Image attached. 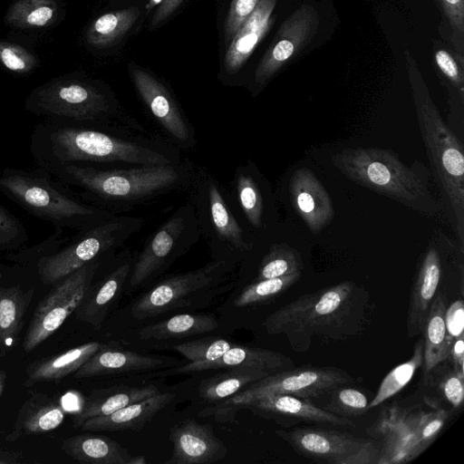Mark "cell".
I'll return each mask as SVG.
<instances>
[{
    "instance_id": "1",
    "label": "cell",
    "mask_w": 464,
    "mask_h": 464,
    "mask_svg": "<svg viewBox=\"0 0 464 464\" xmlns=\"http://www.w3.org/2000/svg\"><path fill=\"white\" fill-rule=\"evenodd\" d=\"M30 150L48 173L68 165H176L180 150L150 132L123 125L47 118L35 126Z\"/></svg>"
},
{
    "instance_id": "2",
    "label": "cell",
    "mask_w": 464,
    "mask_h": 464,
    "mask_svg": "<svg viewBox=\"0 0 464 464\" xmlns=\"http://www.w3.org/2000/svg\"><path fill=\"white\" fill-rule=\"evenodd\" d=\"M369 312V294L353 281H343L300 295L262 325L270 335H285L293 351L304 353L314 339L340 342L362 334Z\"/></svg>"
},
{
    "instance_id": "3",
    "label": "cell",
    "mask_w": 464,
    "mask_h": 464,
    "mask_svg": "<svg viewBox=\"0 0 464 464\" xmlns=\"http://www.w3.org/2000/svg\"><path fill=\"white\" fill-rule=\"evenodd\" d=\"M194 170L191 163L181 161L176 165H68L51 174L77 188L92 205L117 214L163 195L188 190Z\"/></svg>"
},
{
    "instance_id": "4",
    "label": "cell",
    "mask_w": 464,
    "mask_h": 464,
    "mask_svg": "<svg viewBox=\"0 0 464 464\" xmlns=\"http://www.w3.org/2000/svg\"><path fill=\"white\" fill-rule=\"evenodd\" d=\"M403 54L420 135L435 178L454 214L457 235L463 250V147L442 120L416 60L408 49Z\"/></svg>"
},
{
    "instance_id": "5",
    "label": "cell",
    "mask_w": 464,
    "mask_h": 464,
    "mask_svg": "<svg viewBox=\"0 0 464 464\" xmlns=\"http://www.w3.org/2000/svg\"><path fill=\"white\" fill-rule=\"evenodd\" d=\"M0 189L21 208L60 230L81 231L116 216L75 198L43 169H5L0 173Z\"/></svg>"
},
{
    "instance_id": "6",
    "label": "cell",
    "mask_w": 464,
    "mask_h": 464,
    "mask_svg": "<svg viewBox=\"0 0 464 464\" xmlns=\"http://www.w3.org/2000/svg\"><path fill=\"white\" fill-rule=\"evenodd\" d=\"M333 165L353 182L419 212L437 208L423 179L389 150L350 148L332 157Z\"/></svg>"
},
{
    "instance_id": "7",
    "label": "cell",
    "mask_w": 464,
    "mask_h": 464,
    "mask_svg": "<svg viewBox=\"0 0 464 464\" xmlns=\"http://www.w3.org/2000/svg\"><path fill=\"white\" fill-rule=\"evenodd\" d=\"M188 191L212 258L232 265L246 258L256 237L235 214L227 188L208 169L195 167Z\"/></svg>"
},
{
    "instance_id": "8",
    "label": "cell",
    "mask_w": 464,
    "mask_h": 464,
    "mask_svg": "<svg viewBox=\"0 0 464 464\" xmlns=\"http://www.w3.org/2000/svg\"><path fill=\"white\" fill-rule=\"evenodd\" d=\"M25 108L46 118L113 123L149 132L121 108L110 91L87 81L63 79L41 86L28 97Z\"/></svg>"
},
{
    "instance_id": "9",
    "label": "cell",
    "mask_w": 464,
    "mask_h": 464,
    "mask_svg": "<svg viewBox=\"0 0 464 464\" xmlns=\"http://www.w3.org/2000/svg\"><path fill=\"white\" fill-rule=\"evenodd\" d=\"M426 406H392L368 429L378 442L377 464L407 463L424 452L442 430L450 411Z\"/></svg>"
},
{
    "instance_id": "10",
    "label": "cell",
    "mask_w": 464,
    "mask_h": 464,
    "mask_svg": "<svg viewBox=\"0 0 464 464\" xmlns=\"http://www.w3.org/2000/svg\"><path fill=\"white\" fill-rule=\"evenodd\" d=\"M353 382L350 374L336 367L291 368L253 382L230 398L206 408L199 415L214 416L218 421H232L245 404L269 395L288 394L311 400Z\"/></svg>"
},
{
    "instance_id": "11",
    "label": "cell",
    "mask_w": 464,
    "mask_h": 464,
    "mask_svg": "<svg viewBox=\"0 0 464 464\" xmlns=\"http://www.w3.org/2000/svg\"><path fill=\"white\" fill-rule=\"evenodd\" d=\"M143 224L141 218L116 215L79 231L71 244L37 260L42 283L55 284L90 262L112 255L138 233Z\"/></svg>"
},
{
    "instance_id": "12",
    "label": "cell",
    "mask_w": 464,
    "mask_h": 464,
    "mask_svg": "<svg viewBox=\"0 0 464 464\" xmlns=\"http://www.w3.org/2000/svg\"><path fill=\"white\" fill-rule=\"evenodd\" d=\"M200 232L193 205H180L144 242L129 276V285L136 288L161 274L184 256L199 239Z\"/></svg>"
},
{
    "instance_id": "13",
    "label": "cell",
    "mask_w": 464,
    "mask_h": 464,
    "mask_svg": "<svg viewBox=\"0 0 464 464\" xmlns=\"http://www.w3.org/2000/svg\"><path fill=\"white\" fill-rule=\"evenodd\" d=\"M276 434L295 452L327 464H377L379 449L373 440L319 427L277 430Z\"/></svg>"
},
{
    "instance_id": "14",
    "label": "cell",
    "mask_w": 464,
    "mask_h": 464,
    "mask_svg": "<svg viewBox=\"0 0 464 464\" xmlns=\"http://www.w3.org/2000/svg\"><path fill=\"white\" fill-rule=\"evenodd\" d=\"M104 258L93 260L57 282L38 304L24 338L26 353L49 338L75 312Z\"/></svg>"
},
{
    "instance_id": "15",
    "label": "cell",
    "mask_w": 464,
    "mask_h": 464,
    "mask_svg": "<svg viewBox=\"0 0 464 464\" xmlns=\"http://www.w3.org/2000/svg\"><path fill=\"white\" fill-rule=\"evenodd\" d=\"M233 266L223 260L212 259L195 270L169 276L141 295L131 305L130 314L133 318L142 320L187 305L190 295L220 283Z\"/></svg>"
},
{
    "instance_id": "16",
    "label": "cell",
    "mask_w": 464,
    "mask_h": 464,
    "mask_svg": "<svg viewBox=\"0 0 464 464\" xmlns=\"http://www.w3.org/2000/svg\"><path fill=\"white\" fill-rule=\"evenodd\" d=\"M129 70L137 92L168 141L179 150L194 149L193 126L169 89L143 68L131 64Z\"/></svg>"
},
{
    "instance_id": "17",
    "label": "cell",
    "mask_w": 464,
    "mask_h": 464,
    "mask_svg": "<svg viewBox=\"0 0 464 464\" xmlns=\"http://www.w3.org/2000/svg\"><path fill=\"white\" fill-rule=\"evenodd\" d=\"M320 16L311 5L295 9L280 25L275 38L257 64L254 81L263 85L308 44L317 32Z\"/></svg>"
},
{
    "instance_id": "18",
    "label": "cell",
    "mask_w": 464,
    "mask_h": 464,
    "mask_svg": "<svg viewBox=\"0 0 464 464\" xmlns=\"http://www.w3.org/2000/svg\"><path fill=\"white\" fill-rule=\"evenodd\" d=\"M231 207L240 222L256 238L268 225L270 198L256 165H238L227 188Z\"/></svg>"
},
{
    "instance_id": "19",
    "label": "cell",
    "mask_w": 464,
    "mask_h": 464,
    "mask_svg": "<svg viewBox=\"0 0 464 464\" xmlns=\"http://www.w3.org/2000/svg\"><path fill=\"white\" fill-rule=\"evenodd\" d=\"M256 415L289 427L297 423L330 424L353 427L348 418L337 416L311 402L310 400L288 394L269 395L245 404Z\"/></svg>"
},
{
    "instance_id": "20",
    "label": "cell",
    "mask_w": 464,
    "mask_h": 464,
    "mask_svg": "<svg viewBox=\"0 0 464 464\" xmlns=\"http://www.w3.org/2000/svg\"><path fill=\"white\" fill-rule=\"evenodd\" d=\"M172 455L165 464H209L227 454V448L208 424L187 419L174 424L169 432Z\"/></svg>"
},
{
    "instance_id": "21",
    "label": "cell",
    "mask_w": 464,
    "mask_h": 464,
    "mask_svg": "<svg viewBox=\"0 0 464 464\" xmlns=\"http://www.w3.org/2000/svg\"><path fill=\"white\" fill-rule=\"evenodd\" d=\"M113 257V256H112ZM135 256L125 250L113 257L111 269L93 286L90 285L80 305L76 318L94 328H100L113 302L120 295L131 272Z\"/></svg>"
},
{
    "instance_id": "22",
    "label": "cell",
    "mask_w": 464,
    "mask_h": 464,
    "mask_svg": "<svg viewBox=\"0 0 464 464\" xmlns=\"http://www.w3.org/2000/svg\"><path fill=\"white\" fill-rule=\"evenodd\" d=\"M288 189L293 207L313 233L321 232L332 221L333 202L312 170L307 168L295 170L290 178Z\"/></svg>"
},
{
    "instance_id": "23",
    "label": "cell",
    "mask_w": 464,
    "mask_h": 464,
    "mask_svg": "<svg viewBox=\"0 0 464 464\" xmlns=\"http://www.w3.org/2000/svg\"><path fill=\"white\" fill-rule=\"evenodd\" d=\"M234 367H250L273 374L293 368L294 362L285 354L278 352L236 344L216 360L191 362L175 369L164 370L157 375L166 377Z\"/></svg>"
},
{
    "instance_id": "24",
    "label": "cell",
    "mask_w": 464,
    "mask_h": 464,
    "mask_svg": "<svg viewBox=\"0 0 464 464\" xmlns=\"http://www.w3.org/2000/svg\"><path fill=\"white\" fill-rule=\"evenodd\" d=\"M178 364L169 358H158L135 352L103 345L73 374L91 378L111 374H132L166 369Z\"/></svg>"
},
{
    "instance_id": "25",
    "label": "cell",
    "mask_w": 464,
    "mask_h": 464,
    "mask_svg": "<svg viewBox=\"0 0 464 464\" xmlns=\"http://www.w3.org/2000/svg\"><path fill=\"white\" fill-rule=\"evenodd\" d=\"M277 0H258L246 21L237 30L227 50L224 68L227 74L238 72L259 42L272 27Z\"/></svg>"
},
{
    "instance_id": "26",
    "label": "cell",
    "mask_w": 464,
    "mask_h": 464,
    "mask_svg": "<svg viewBox=\"0 0 464 464\" xmlns=\"http://www.w3.org/2000/svg\"><path fill=\"white\" fill-rule=\"evenodd\" d=\"M441 263L438 251L430 248L417 273L410 299L407 315L409 336L422 334L430 304L441 278Z\"/></svg>"
},
{
    "instance_id": "27",
    "label": "cell",
    "mask_w": 464,
    "mask_h": 464,
    "mask_svg": "<svg viewBox=\"0 0 464 464\" xmlns=\"http://www.w3.org/2000/svg\"><path fill=\"white\" fill-rule=\"evenodd\" d=\"M175 398L171 392H158L130 403L109 415L90 418L80 426L89 431H118L141 430L160 411Z\"/></svg>"
},
{
    "instance_id": "28",
    "label": "cell",
    "mask_w": 464,
    "mask_h": 464,
    "mask_svg": "<svg viewBox=\"0 0 464 464\" xmlns=\"http://www.w3.org/2000/svg\"><path fill=\"white\" fill-rule=\"evenodd\" d=\"M64 416L65 410L57 400L34 393L20 407L6 440L15 441L24 436L53 430L61 425Z\"/></svg>"
},
{
    "instance_id": "29",
    "label": "cell",
    "mask_w": 464,
    "mask_h": 464,
    "mask_svg": "<svg viewBox=\"0 0 464 464\" xmlns=\"http://www.w3.org/2000/svg\"><path fill=\"white\" fill-rule=\"evenodd\" d=\"M62 449L83 464H130L133 458L120 443L102 435H75L65 439Z\"/></svg>"
},
{
    "instance_id": "30",
    "label": "cell",
    "mask_w": 464,
    "mask_h": 464,
    "mask_svg": "<svg viewBox=\"0 0 464 464\" xmlns=\"http://www.w3.org/2000/svg\"><path fill=\"white\" fill-rule=\"evenodd\" d=\"M160 391L155 385L141 387L114 386L93 391L75 414V427H80L90 418L109 415L130 403L150 397Z\"/></svg>"
},
{
    "instance_id": "31",
    "label": "cell",
    "mask_w": 464,
    "mask_h": 464,
    "mask_svg": "<svg viewBox=\"0 0 464 464\" xmlns=\"http://www.w3.org/2000/svg\"><path fill=\"white\" fill-rule=\"evenodd\" d=\"M103 345L99 342H89L34 362L26 371L24 386H32L41 382L59 381L74 373Z\"/></svg>"
},
{
    "instance_id": "32",
    "label": "cell",
    "mask_w": 464,
    "mask_h": 464,
    "mask_svg": "<svg viewBox=\"0 0 464 464\" xmlns=\"http://www.w3.org/2000/svg\"><path fill=\"white\" fill-rule=\"evenodd\" d=\"M34 289L19 286L0 287V353L5 354L16 346L24 315Z\"/></svg>"
},
{
    "instance_id": "33",
    "label": "cell",
    "mask_w": 464,
    "mask_h": 464,
    "mask_svg": "<svg viewBox=\"0 0 464 464\" xmlns=\"http://www.w3.org/2000/svg\"><path fill=\"white\" fill-rule=\"evenodd\" d=\"M447 299L444 294L435 295L422 333L424 340L423 374L450 357L451 342L447 334L445 311Z\"/></svg>"
},
{
    "instance_id": "34",
    "label": "cell",
    "mask_w": 464,
    "mask_h": 464,
    "mask_svg": "<svg viewBox=\"0 0 464 464\" xmlns=\"http://www.w3.org/2000/svg\"><path fill=\"white\" fill-rule=\"evenodd\" d=\"M425 384L435 395L425 397L424 401L434 406L441 403L457 411L461 408L464 400V373L455 370L449 358L436 364L423 374Z\"/></svg>"
},
{
    "instance_id": "35",
    "label": "cell",
    "mask_w": 464,
    "mask_h": 464,
    "mask_svg": "<svg viewBox=\"0 0 464 464\" xmlns=\"http://www.w3.org/2000/svg\"><path fill=\"white\" fill-rule=\"evenodd\" d=\"M199 382L198 394L204 401L218 404L253 382L269 375L264 371L250 367H234Z\"/></svg>"
},
{
    "instance_id": "36",
    "label": "cell",
    "mask_w": 464,
    "mask_h": 464,
    "mask_svg": "<svg viewBox=\"0 0 464 464\" xmlns=\"http://www.w3.org/2000/svg\"><path fill=\"white\" fill-rule=\"evenodd\" d=\"M217 319L209 314H181L159 323L146 325L139 331L142 340H168L202 334L217 329Z\"/></svg>"
},
{
    "instance_id": "37",
    "label": "cell",
    "mask_w": 464,
    "mask_h": 464,
    "mask_svg": "<svg viewBox=\"0 0 464 464\" xmlns=\"http://www.w3.org/2000/svg\"><path fill=\"white\" fill-rule=\"evenodd\" d=\"M140 14L139 8L131 6L101 15L88 29L89 44L97 47L112 44L132 27Z\"/></svg>"
},
{
    "instance_id": "38",
    "label": "cell",
    "mask_w": 464,
    "mask_h": 464,
    "mask_svg": "<svg viewBox=\"0 0 464 464\" xmlns=\"http://www.w3.org/2000/svg\"><path fill=\"white\" fill-rule=\"evenodd\" d=\"M299 252L285 243L273 242L260 257L254 281L302 273Z\"/></svg>"
},
{
    "instance_id": "39",
    "label": "cell",
    "mask_w": 464,
    "mask_h": 464,
    "mask_svg": "<svg viewBox=\"0 0 464 464\" xmlns=\"http://www.w3.org/2000/svg\"><path fill=\"white\" fill-rule=\"evenodd\" d=\"M424 340L422 334L414 345L411 358L394 367L382 381L375 396L369 402L374 408L401 392L423 363Z\"/></svg>"
},
{
    "instance_id": "40",
    "label": "cell",
    "mask_w": 464,
    "mask_h": 464,
    "mask_svg": "<svg viewBox=\"0 0 464 464\" xmlns=\"http://www.w3.org/2000/svg\"><path fill=\"white\" fill-rule=\"evenodd\" d=\"M301 277V273H295L280 277L253 281L245 286L234 300V305L244 307L274 298L285 292Z\"/></svg>"
},
{
    "instance_id": "41",
    "label": "cell",
    "mask_w": 464,
    "mask_h": 464,
    "mask_svg": "<svg viewBox=\"0 0 464 464\" xmlns=\"http://www.w3.org/2000/svg\"><path fill=\"white\" fill-rule=\"evenodd\" d=\"M56 5L53 0H20L7 14V21L19 27H41L54 17Z\"/></svg>"
},
{
    "instance_id": "42",
    "label": "cell",
    "mask_w": 464,
    "mask_h": 464,
    "mask_svg": "<svg viewBox=\"0 0 464 464\" xmlns=\"http://www.w3.org/2000/svg\"><path fill=\"white\" fill-rule=\"evenodd\" d=\"M343 386L329 392L331 397L324 409L345 418L364 414L370 409L367 396L358 389Z\"/></svg>"
},
{
    "instance_id": "43",
    "label": "cell",
    "mask_w": 464,
    "mask_h": 464,
    "mask_svg": "<svg viewBox=\"0 0 464 464\" xmlns=\"http://www.w3.org/2000/svg\"><path fill=\"white\" fill-rule=\"evenodd\" d=\"M443 25L450 43L456 51L458 61L463 64L464 56V0H438Z\"/></svg>"
},
{
    "instance_id": "44",
    "label": "cell",
    "mask_w": 464,
    "mask_h": 464,
    "mask_svg": "<svg viewBox=\"0 0 464 464\" xmlns=\"http://www.w3.org/2000/svg\"><path fill=\"white\" fill-rule=\"evenodd\" d=\"M234 346L229 341L205 337L178 344L173 349L191 362L213 361Z\"/></svg>"
},
{
    "instance_id": "45",
    "label": "cell",
    "mask_w": 464,
    "mask_h": 464,
    "mask_svg": "<svg viewBox=\"0 0 464 464\" xmlns=\"http://www.w3.org/2000/svg\"><path fill=\"white\" fill-rule=\"evenodd\" d=\"M27 240V233L21 221L0 205V251L19 247Z\"/></svg>"
},
{
    "instance_id": "46",
    "label": "cell",
    "mask_w": 464,
    "mask_h": 464,
    "mask_svg": "<svg viewBox=\"0 0 464 464\" xmlns=\"http://www.w3.org/2000/svg\"><path fill=\"white\" fill-rule=\"evenodd\" d=\"M0 61L7 69L16 72H27L36 63L34 57L25 49L4 42H0Z\"/></svg>"
},
{
    "instance_id": "47",
    "label": "cell",
    "mask_w": 464,
    "mask_h": 464,
    "mask_svg": "<svg viewBox=\"0 0 464 464\" xmlns=\"http://www.w3.org/2000/svg\"><path fill=\"white\" fill-rule=\"evenodd\" d=\"M435 63L441 73L458 90L460 98L464 96V72L461 64L454 56L444 48L434 51Z\"/></svg>"
},
{
    "instance_id": "48",
    "label": "cell",
    "mask_w": 464,
    "mask_h": 464,
    "mask_svg": "<svg viewBox=\"0 0 464 464\" xmlns=\"http://www.w3.org/2000/svg\"><path fill=\"white\" fill-rule=\"evenodd\" d=\"M258 0H232L225 23V38L230 43L237 30L255 10Z\"/></svg>"
},
{
    "instance_id": "49",
    "label": "cell",
    "mask_w": 464,
    "mask_h": 464,
    "mask_svg": "<svg viewBox=\"0 0 464 464\" xmlns=\"http://www.w3.org/2000/svg\"><path fill=\"white\" fill-rule=\"evenodd\" d=\"M445 324L449 339L453 340L463 334L464 305L461 300H457L447 306L445 311Z\"/></svg>"
},
{
    "instance_id": "50",
    "label": "cell",
    "mask_w": 464,
    "mask_h": 464,
    "mask_svg": "<svg viewBox=\"0 0 464 464\" xmlns=\"http://www.w3.org/2000/svg\"><path fill=\"white\" fill-rule=\"evenodd\" d=\"M450 359L454 369L464 373V334L453 340Z\"/></svg>"
},
{
    "instance_id": "51",
    "label": "cell",
    "mask_w": 464,
    "mask_h": 464,
    "mask_svg": "<svg viewBox=\"0 0 464 464\" xmlns=\"http://www.w3.org/2000/svg\"><path fill=\"white\" fill-rule=\"evenodd\" d=\"M183 0H161L152 19L151 25L157 26L163 23L179 6Z\"/></svg>"
},
{
    "instance_id": "52",
    "label": "cell",
    "mask_w": 464,
    "mask_h": 464,
    "mask_svg": "<svg viewBox=\"0 0 464 464\" xmlns=\"http://www.w3.org/2000/svg\"><path fill=\"white\" fill-rule=\"evenodd\" d=\"M6 381V372L4 370H0V396L3 392Z\"/></svg>"
},
{
    "instance_id": "53",
    "label": "cell",
    "mask_w": 464,
    "mask_h": 464,
    "mask_svg": "<svg viewBox=\"0 0 464 464\" xmlns=\"http://www.w3.org/2000/svg\"><path fill=\"white\" fill-rule=\"evenodd\" d=\"M145 463H146V459L143 456H135L132 458L130 464H145Z\"/></svg>"
}]
</instances>
